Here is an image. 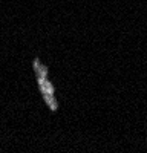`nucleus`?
<instances>
[{
    "mask_svg": "<svg viewBox=\"0 0 147 153\" xmlns=\"http://www.w3.org/2000/svg\"><path fill=\"white\" fill-rule=\"evenodd\" d=\"M34 68H35L37 76H39V86H40V92H42V95L45 98V103L48 104V107L51 109L52 112H57L58 101L55 98V89H54V86L51 84V81L46 78V68L42 66L39 61L34 63Z\"/></svg>",
    "mask_w": 147,
    "mask_h": 153,
    "instance_id": "nucleus-1",
    "label": "nucleus"
}]
</instances>
